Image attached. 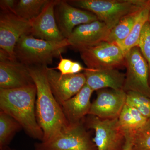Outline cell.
Wrapping results in <instances>:
<instances>
[{"instance_id":"1","label":"cell","mask_w":150,"mask_h":150,"mask_svg":"<svg viewBox=\"0 0 150 150\" xmlns=\"http://www.w3.org/2000/svg\"><path fill=\"white\" fill-rule=\"evenodd\" d=\"M47 67H28L37 91L35 112L38 122L43 131V142L51 141L71 127L51 91L47 79Z\"/></svg>"},{"instance_id":"13","label":"cell","mask_w":150,"mask_h":150,"mask_svg":"<svg viewBox=\"0 0 150 150\" xmlns=\"http://www.w3.org/2000/svg\"><path fill=\"white\" fill-rule=\"evenodd\" d=\"M59 0H49L39 15L29 21L31 29L29 34L38 39L51 41H61L65 38L56 23L55 6Z\"/></svg>"},{"instance_id":"23","label":"cell","mask_w":150,"mask_h":150,"mask_svg":"<svg viewBox=\"0 0 150 150\" xmlns=\"http://www.w3.org/2000/svg\"><path fill=\"white\" fill-rule=\"evenodd\" d=\"M126 103L135 108L144 116L150 118V99L137 92H126Z\"/></svg>"},{"instance_id":"2","label":"cell","mask_w":150,"mask_h":150,"mask_svg":"<svg viewBox=\"0 0 150 150\" xmlns=\"http://www.w3.org/2000/svg\"><path fill=\"white\" fill-rule=\"evenodd\" d=\"M35 84L14 89L0 88V110L14 118L30 137L42 142L43 133L35 112Z\"/></svg>"},{"instance_id":"20","label":"cell","mask_w":150,"mask_h":150,"mask_svg":"<svg viewBox=\"0 0 150 150\" xmlns=\"http://www.w3.org/2000/svg\"><path fill=\"white\" fill-rule=\"evenodd\" d=\"M149 13L148 4V5L141 11L134 27L127 38L123 42L117 44L122 49L125 55L132 48L138 46L142 29L148 21Z\"/></svg>"},{"instance_id":"3","label":"cell","mask_w":150,"mask_h":150,"mask_svg":"<svg viewBox=\"0 0 150 150\" xmlns=\"http://www.w3.org/2000/svg\"><path fill=\"white\" fill-rule=\"evenodd\" d=\"M69 46L67 38L61 41H48L24 34L16 46L15 57L28 67L47 66L52 64L54 58L61 57Z\"/></svg>"},{"instance_id":"15","label":"cell","mask_w":150,"mask_h":150,"mask_svg":"<svg viewBox=\"0 0 150 150\" xmlns=\"http://www.w3.org/2000/svg\"><path fill=\"white\" fill-rule=\"evenodd\" d=\"M110 30L99 20L75 28L67 38L70 46L78 51L106 41Z\"/></svg>"},{"instance_id":"16","label":"cell","mask_w":150,"mask_h":150,"mask_svg":"<svg viewBox=\"0 0 150 150\" xmlns=\"http://www.w3.org/2000/svg\"><path fill=\"white\" fill-rule=\"evenodd\" d=\"M93 91L86 84L76 95L61 105L70 126L80 123L83 117L88 114L92 103L91 98Z\"/></svg>"},{"instance_id":"22","label":"cell","mask_w":150,"mask_h":150,"mask_svg":"<svg viewBox=\"0 0 150 150\" xmlns=\"http://www.w3.org/2000/svg\"><path fill=\"white\" fill-rule=\"evenodd\" d=\"M49 0H20L17 2L15 13L21 18L30 21L40 13Z\"/></svg>"},{"instance_id":"24","label":"cell","mask_w":150,"mask_h":150,"mask_svg":"<svg viewBox=\"0 0 150 150\" xmlns=\"http://www.w3.org/2000/svg\"><path fill=\"white\" fill-rule=\"evenodd\" d=\"M133 150H150V118L144 126L134 131Z\"/></svg>"},{"instance_id":"12","label":"cell","mask_w":150,"mask_h":150,"mask_svg":"<svg viewBox=\"0 0 150 150\" xmlns=\"http://www.w3.org/2000/svg\"><path fill=\"white\" fill-rule=\"evenodd\" d=\"M55 16L59 30L66 38L77 26L98 20L94 14L73 6L64 0H59L55 6Z\"/></svg>"},{"instance_id":"28","label":"cell","mask_w":150,"mask_h":150,"mask_svg":"<svg viewBox=\"0 0 150 150\" xmlns=\"http://www.w3.org/2000/svg\"><path fill=\"white\" fill-rule=\"evenodd\" d=\"M17 1L15 0H1L0 8L1 11L15 13V9Z\"/></svg>"},{"instance_id":"26","label":"cell","mask_w":150,"mask_h":150,"mask_svg":"<svg viewBox=\"0 0 150 150\" xmlns=\"http://www.w3.org/2000/svg\"><path fill=\"white\" fill-rule=\"evenodd\" d=\"M61 59L58 66L54 69H58L62 75L72 74L74 61L70 59L63 58L61 56Z\"/></svg>"},{"instance_id":"11","label":"cell","mask_w":150,"mask_h":150,"mask_svg":"<svg viewBox=\"0 0 150 150\" xmlns=\"http://www.w3.org/2000/svg\"><path fill=\"white\" fill-rule=\"evenodd\" d=\"M48 83L54 97L61 105L78 93L85 85L84 73L62 75L54 68H46Z\"/></svg>"},{"instance_id":"6","label":"cell","mask_w":150,"mask_h":150,"mask_svg":"<svg viewBox=\"0 0 150 150\" xmlns=\"http://www.w3.org/2000/svg\"><path fill=\"white\" fill-rule=\"evenodd\" d=\"M125 62L126 73L123 90L137 92L150 97L149 69L139 47L132 48L125 54Z\"/></svg>"},{"instance_id":"4","label":"cell","mask_w":150,"mask_h":150,"mask_svg":"<svg viewBox=\"0 0 150 150\" xmlns=\"http://www.w3.org/2000/svg\"><path fill=\"white\" fill-rule=\"evenodd\" d=\"M71 5L94 14L111 30L122 19L142 10L149 4L146 0H70Z\"/></svg>"},{"instance_id":"25","label":"cell","mask_w":150,"mask_h":150,"mask_svg":"<svg viewBox=\"0 0 150 150\" xmlns=\"http://www.w3.org/2000/svg\"><path fill=\"white\" fill-rule=\"evenodd\" d=\"M137 47L147 62L150 77V25L148 21L143 28Z\"/></svg>"},{"instance_id":"10","label":"cell","mask_w":150,"mask_h":150,"mask_svg":"<svg viewBox=\"0 0 150 150\" xmlns=\"http://www.w3.org/2000/svg\"><path fill=\"white\" fill-rule=\"evenodd\" d=\"M33 84L28 67L0 49V88H20Z\"/></svg>"},{"instance_id":"30","label":"cell","mask_w":150,"mask_h":150,"mask_svg":"<svg viewBox=\"0 0 150 150\" xmlns=\"http://www.w3.org/2000/svg\"><path fill=\"white\" fill-rule=\"evenodd\" d=\"M149 17H148V22L149 23L150 25V0L149 1Z\"/></svg>"},{"instance_id":"21","label":"cell","mask_w":150,"mask_h":150,"mask_svg":"<svg viewBox=\"0 0 150 150\" xmlns=\"http://www.w3.org/2000/svg\"><path fill=\"white\" fill-rule=\"evenodd\" d=\"M23 129L14 118L0 110V148L8 146L17 133Z\"/></svg>"},{"instance_id":"5","label":"cell","mask_w":150,"mask_h":150,"mask_svg":"<svg viewBox=\"0 0 150 150\" xmlns=\"http://www.w3.org/2000/svg\"><path fill=\"white\" fill-rule=\"evenodd\" d=\"M79 51L87 68L90 69H117L125 67V54L116 43L103 41Z\"/></svg>"},{"instance_id":"18","label":"cell","mask_w":150,"mask_h":150,"mask_svg":"<svg viewBox=\"0 0 150 150\" xmlns=\"http://www.w3.org/2000/svg\"><path fill=\"white\" fill-rule=\"evenodd\" d=\"M148 119L135 108L126 103L118 117V126L122 131H135L144 126Z\"/></svg>"},{"instance_id":"9","label":"cell","mask_w":150,"mask_h":150,"mask_svg":"<svg viewBox=\"0 0 150 150\" xmlns=\"http://www.w3.org/2000/svg\"><path fill=\"white\" fill-rule=\"evenodd\" d=\"M91 115L88 126L95 131L93 139L97 150H116L124 138L118 124V118L101 119Z\"/></svg>"},{"instance_id":"27","label":"cell","mask_w":150,"mask_h":150,"mask_svg":"<svg viewBox=\"0 0 150 150\" xmlns=\"http://www.w3.org/2000/svg\"><path fill=\"white\" fill-rule=\"evenodd\" d=\"M125 143L123 150H133L134 142V131H123Z\"/></svg>"},{"instance_id":"29","label":"cell","mask_w":150,"mask_h":150,"mask_svg":"<svg viewBox=\"0 0 150 150\" xmlns=\"http://www.w3.org/2000/svg\"><path fill=\"white\" fill-rule=\"evenodd\" d=\"M0 150H16L13 149H11L8 146H6L0 148Z\"/></svg>"},{"instance_id":"8","label":"cell","mask_w":150,"mask_h":150,"mask_svg":"<svg viewBox=\"0 0 150 150\" xmlns=\"http://www.w3.org/2000/svg\"><path fill=\"white\" fill-rule=\"evenodd\" d=\"M93 143L82 123L69 129L49 142L35 143V150H94Z\"/></svg>"},{"instance_id":"7","label":"cell","mask_w":150,"mask_h":150,"mask_svg":"<svg viewBox=\"0 0 150 150\" xmlns=\"http://www.w3.org/2000/svg\"><path fill=\"white\" fill-rule=\"evenodd\" d=\"M30 29L29 21L21 18L13 13L1 11L0 49L11 59H16L14 49L17 43L23 35L29 34Z\"/></svg>"},{"instance_id":"19","label":"cell","mask_w":150,"mask_h":150,"mask_svg":"<svg viewBox=\"0 0 150 150\" xmlns=\"http://www.w3.org/2000/svg\"><path fill=\"white\" fill-rule=\"evenodd\" d=\"M143 9L122 19L115 27L110 30L106 41L117 44L123 42L130 34Z\"/></svg>"},{"instance_id":"17","label":"cell","mask_w":150,"mask_h":150,"mask_svg":"<svg viewBox=\"0 0 150 150\" xmlns=\"http://www.w3.org/2000/svg\"><path fill=\"white\" fill-rule=\"evenodd\" d=\"M83 73L86 84L93 91L107 88L123 90L126 75L117 69L95 70L86 68Z\"/></svg>"},{"instance_id":"14","label":"cell","mask_w":150,"mask_h":150,"mask_svg":"<svg viewBox=\"0 0 150 150\" xmlns=\"http://www.w3.org/2000/svg\"><path fill=\"white\" fill-rule=\"evenodd\" d=\"M126 99V93L123 89L99 90L96 99L91 103L88 115L101 119L118 118Z\"/></svg>"}]
</instances>
